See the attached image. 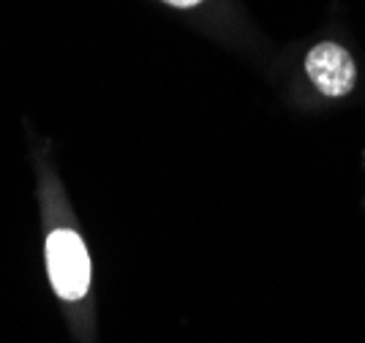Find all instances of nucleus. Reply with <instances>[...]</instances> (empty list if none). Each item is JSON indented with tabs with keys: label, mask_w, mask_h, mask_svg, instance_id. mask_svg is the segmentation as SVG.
Here are the masks:
<instances>
[{
	"label": "nucleus",
	"mask_w": 365,
	"mask_h": 343,
	"mask_svg": "<svg viewBox=\"0 0 365 343\" xmlns=\"http://www.w3.org/2000/svg\"><path fill=\"white\" fill-rule=\"evenodd\" d=\"M46 270L58 297L82 300L91 286V256L82 237L71 229H58L46 237Z\"/></svg>",
	"instance_id": "1"
},
{
	"label": "nucleus",
	"mask_w": 365,
	"mask_h": 343,
	"mask_svg": "<svg viewBox=\"0 0 365 343\" xmlns=\"http://www.w3.org/2000/svg\"><path fill=\"white\" fill-rule=\"evenodd\" d=\"M305 71L311 76V82L317 85V90H322L324 96L338 98L346 96L354 88L357 79V68L351 55L338 44H319L314 46L305 58Z\"/></svg>",
	"instance_id": "2"
},
{
	"label": "nucleus",
	"mask_w": 365,
	"mask_h": 343,
	"mask_svg": "<svg viewBox=\"0 0 365 343\" xmlns=\"http://www.w3.org/2000/svg\"><path fill=\"white\" fill-rule=\"evenodd\" d=\"M164 3L178 6V9H191V6H197V3H202V0H164Z\"/></svg>",
	"instance_id": "3"
}]
</instances>
